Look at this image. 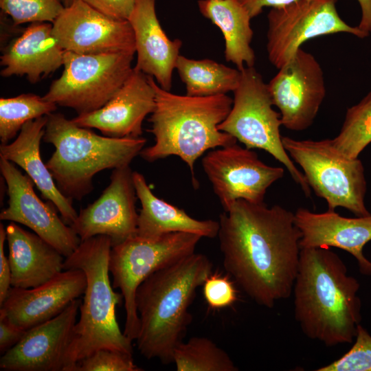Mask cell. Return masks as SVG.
<instances>
[{
    "label": "cell",
    "instance_id": "obj_7",
    "mask_svg": "<svg viewBox=\"0 0 371 371\" xmlns=\"http://www.w3.org/2000/svg\"><path fill=\"white\" fill-rule=\"evenodd\" d=\"M232 109L218 128L243 143L246 148H259L282 163L305 195L311 188L284 149L280 135V114L273 109V102L261 74L254 67H245L234 91Z\"/></svg>",
    "mask_w": 371,
    "mask_h": 371
},
{
    "label": "cell",
    "instance_id": "obj_23",
    "mask_svg": "<svg viewBox=\"0 0 371 371\" xmlns=\"http://www.w3.org/2000/svg\"><path fill=\"white\" fill-rule=\"evenodd\" d=\"M47 119V115H45L25 124L13 142L1 144L0 157L23 169L43 198L53 203L65 223L71 225L78 214L72 205V200L58 188L41 156L40 145Z\"/></svg>",
    "mask_w": 371,
    "mask_h": 371
},
{
    "label": "cell",
    "instance_id": "obj_16",
    "mask_svg": "<svg viewBox=\"0 0 371 371\" xmlns=\"http://www.w3.org/2000/svg\"><path fill=\"white\" fill-rule=\"evenodd\" d=\"M81 304L72 301L54 318L26 330L21 339L2 355L3 371H69V350Z\"/></svg>",
    "mask_w": 371,
    "mask_h": 371
},
{
    "label": "cell",
    "instance_id": "obj_35",
    "mask_svg": "<svg viewBox=\"0 0 371 371\" xmlns=\"http://www.w3.org/2000/svg\"><path fill=\"white\" fill-rule=\"evenodd\" d=\"M102 14L116 20L128 21L135 0H82Z\"/></svg>",
    "mask_w": 371,
    "mask_h": 371
},
{
    "label": "cell",
    "instance_id": "obj_15",
    "mask_svg": "<svg viewBox=\"0 0 371 371\" xmlns=\"http://www.w3.org/2000/svg\"><path fill=\"white\" fill-rule=\"evenodd\" d=\"M52 33L65 51L82 54L135 53L128 21L108 17L82 0L65 7L52 23Z\"/></svg>",
    "mask_w": 371,
    "mask_h": 371
},
{
    "label": "cell",
    "instance_id": "obj_37",
    "mask_svg": "<svg viewBox=\"0 0 371 371\" xmlns=\"http://www.w3.org/2000/svg\"><path fill=\"white\" fill-rule=\"evenodd\" d=\"M25 332L5 317L0 315V352L3 355L15 346Z\"/></svg>",
    "mask_w": 371,
    "mask_h": 371
},
{
    "label": "cell",
    "instance_id": "obj_5",
    "mask_svg": "<svg viewBox=\"0 0 371 371\" xmlns=\"http://www.w3.org/2000/svg\"><path fill=\"white\" fill-rule=\"evenodd\" d=\"M111 247L109 236L98 235L82 240L65 258L63 270L80 269L87 280L69 350V371H75L78 361L101 348L133 354L132 341L122 332L115 316V308L123 297L113 291L110 280Z\"/></svg>",
    "mask_w": 371,
    "mask_h": 371
},
{
    "label": "cell",
    "instance_id": "obj_32",
    "mask_svg": "<svg viewBox=\"0 0 371 371\" xmlns=\"http://www.w3.org/2000/svg\"><path fill=\"white\" fill-rule=\"evenodd\" d=\"M317 371H371V335L361 324L355 341L343 356Z\"/></svg>",
    "mask_w": 371,
    "mask_h": 371
},
{
    "label": "cell",
    "instance_id": "obj_3",
    "mask_svg": "<svg viewBox=\"0 0 371 371\" xmlns=\"http://www.w3.org/2000/svg\"><path fill=\"white\" fill-rule=\"evenodd\" d=\"M212 267L205 255L194 252L154 272L139 286L135 304L139 329L135 340L145 358L172 362L174 350L192 319L189 306Z\"/></svg>",
    "mask_w": 371,
    "mask_h": 371
},
{
    "label": "cell",
    "instance_id": "obj_9",
    "mask_svg": "<svg viewBox=\"0 0 371 371\" xmlns=\"http://www.w3.org/2000/svg\"><path fill=\"white\" fill-rule=\"evenodd\" d=\"M282 141L290 157L302 168L310 188L326 201L328 210L341 207L356 216L370 214L365 205L366 181L361 160L342 157L331 139L298 140L284 136Z\"/></svg>",
    "mask_w": 371,
    "mask_h": 371
},
{
    "label": "cell",
    "instance_id": "obj_18",
    "mask_svg": "<svg viewBox=\"0 0 371 371\" xmlns=\"http://www.w3.org/2000/svg\"><path fill=\"white\" fill-rule=\"evenodd\" d=\"M155 106L150 77L133 67L116 93L100 109L71 119L76 125L96 128L114 138L142 137V123Z\"/></svg>",
    "mask_w": 371,
    "mask_h": 371
},
{
    "label": "cell",
    "instance_id": "obj_6",
    "mask_svg": "<svg viewBox=\"0 0 371 371\" xmlns=\"http://www.w3.org/2000/svg\"><path fill=\"white\" fill-rule=\"evenodd\" d=\"M43 140L55 150L46 163L59 190L81 200L93 188L100 171L129 166L146 143L142 137L114 138L76 125L60 113L47 115Z\"/></svg>",
    "mask_w": 371,
    "mask_h": 371
},
{
    "label": "cell",
    "instance_id": "obj_17",
    "mask_svg": "<svg viewBox=\"0 0 371 371\" xmlns=\"http://www.w3.org/2000/svg\"><path fill=\"white\" fill-rule=\"evenodd\" d=\"M133 171L130 166L113 170L110 183L99 198L81 209L71 228L81 241L98 235L109 236L112 246L137 235Z\"/></svg>",
    "mask_w": 371,
    "mask_h": 371
},
{
    "label": "cell",
    "instance_id": "obj_36",
    "mask_svg": "<svg viewBox=\"0 0 371 371\" xmlns=\"http://www.w3.org/2000/svg\"><path fill=\"white\" fill-rule=\"evenodd\" d=\"M6 240V230L0 224V305L7 297L11 286V269L8 258L4 252V243Z\"/></svg>",
    "mask_w": 371,
    "mask_h": 371
},
{
    "label": "cell",
    "instance_id": "obj_26",
    "mask_svg": "<svg viewBox=\"0 0 371 371\" xmlns=\"http://www.w3.org/2000/svg\"><path fill=\"white\" fill-rule=\"evenodd\" d=\"M201 13L221 31L225 40V58L240 71L254 67L255 53L251 46L252 19L238 0H199Z\"/></svg>",
    "mask_w": 371,
    "mask_h": 371
},
{
    "label": "cell",
    "instance_id": "obj_30",
    "mask_svg": "<svg viewBox=\"0 0 371 371\" xmlns=\"http://www.w3.org/2000/svg\"><path fill=\"white\" fill-rule=\"evenodd\" d=\"M331 142L342 157L349 159H357L371 143V91L347 109L339 133Z\"/></svg>",
    "mask_w": 371,
    "mask_h": 371
},
{
    "label": "cell",
    "instance_id": "obj_4",
    "mask_svg": "<svg viewBox=\"0 0 371 371\" xmlns=\"http://www.w3.org/2000/svg\"><path fill=\"white\" fill-rule=\"evenodd\" d=\"M150 77L155 91V106L149 122L155 144L139 155L148 162L168 156L179 157L189 167L194 186L195 161L206 151L236 143L218 126L228 115L233 100L226 94L210 96L181 95L161 88Z\"/></svg>",
    "mask_w": 371,
    "mask_h": 371
},
{
    "label": "cell",
    "instance_id": "obj_31",
    "mask_svg": "<svg viewBox=\"0 0 371 371\" xmlns=\"http://www.w3.org/2000/svg\"><path fill=\"white\" fill-rule=\"evenodd\" d=\"M0 8L14 25L53 23L65 8L60 0H0Z\"/></svg>",
    "mask_w": 371,
    "mask_h": 371
},
{
    "label": "cell",
    "instance_id": "obj_39",
    "mask_svg": "<svg viewBox=\"0 0 371 371\" xmlns=\"http://www.w3.org/2000/svg\"><path fill=\"white\" fill-rule=\"evenodd\" d=\"M361 7V17L359 25V30L371 35V0H357Z\"/></svg>",
    "mask_w": 371,
    "mask_h": 371
},
{
    "label": "cell",
    "instance_id": "obj_25",
    "mask_svg": "<svg viewBox=\"0 0 371 371\" xmlns=\"http://www.w3.org/2000/svg\"><path fill=\"white\" fill-rule=\"evenodd\" d=\"M133 181L142 205L137 236L146 239H156L172 232L192 233L210 238L218 236L219 222L196 219L183 210L158 198L138 172H133Z\"/></svg>",
    "mask_w": 371,
    "mask_h": 371
},
{
    "label": "cell",
    "instance_id": "obj_14",
    "mask_svg": "<svg viewBox=\"0 0 371 371\" xmlns=\"http://www.w3.org/2000/svg\"><path fill=\"white\" fill-rule=\"evenodd\" d=\"M0 170L6 183L8 206L0 219L22 224L55 247L65 258L81 240L71 227L60 218L53 203L43 202L35 193L34 183L12 162L0 157Z\"/></svg>",
    "mask_w": 371,
    "mask_h": 371
},
{
    "label": "cell",
    "instance_id": "obj_22",
    "mask_svg": "<svg viewBox=\"0 0 371 371\" xmlns=\"http://www.w3.org/2000/svg\"><path fill=\"white\" fill-rule=\"evenodd\" d=\"M65 50L52 33V23H30L1 56L3 77L26 76L36 83L63 65Z\"/></svg>",
    "mask_w": 371,
    "mask_h": 371
},
{
    "label": "cell",
    "instance_id": "obj_29",
    "mask_svg": "<svg viewBox=\"0 0 371 371\" xmlns=\"http://www.w3.org/2000/svg\"><path fill=\"white\" fill-rule=\"evenodd\" d=\"M57 104L34 93L0 99V140L6 144L27 122L54 112Z\"/></svg>",
    "mask_w": 371,
    "mask_h": 371
},
{
    "label": "cell",
    "instance_id": "obj_34",
    "mask_svg": "<svg viewBox=\"0 0 371 371\" xmlns=\"http://www.w3.org/2000/svg\"><path fill=\"white\" fill-rule=\"evenodd\" d=\"M204 298L212 309L232 305L237 300V291L227 276L211 273L203 284Z\"/></svg>",
    "mask_w": 371,
    "mask_h": 371
},
{
    "label": "cell",
    "instance_id": "obj_38",
    "mask_svg": "<svg viewBox=\"0 0 371 371\" xmlns=\"http://www.w3.org/2000/svg\"><path fill=\"white\" fill-rule=\"evenodd\" d=\"M247 9L251 18L259 15L265 7H280L297 0H238Z\"/></svg>",
    "mask_w": 371,
    "mask_h": 371
},
{
    "label": "cell",
    "instance_id": "obj_20",
    "mask_svg": "<svg viewBox=\"0 0 371 371\" xmlns=\"http://www.w3.org/2000/svg\"><path fill=\"white\" fill-rule=\"evenodd\" d=\"M295 222L302 238L300 247H337L353 256L360 272L371 276V261L363 255L365 245L371 240V214L348 218L335 211L315 213L300 207Z\"/></svg>",
    "mask_w": 371,
    "mask_h": 371
},
{
    "label": "cell",
    "instance_id": "obj_1",
    "mask_svg": "<svg viewBox=\"0 0 371 371\" xmlns=\"http://www.w3.org/2000/svg\"><path fill=\"white\" fill-rule=\"evenodd\" d=\"M218 222L224 268L242 290L267 308L288 298L301 250L294 213L280 205L239 199Z\"/></svg>",
    "mask_w": 371,
    "mask_h": 371
},
{
    "label": "cell",
    "instance_id": "obj_21",
    "mask_svg": "<svg viewBox=\"0 0 371 371\" xmlns=\"http://www.w3.org/2000/svg\"><path fill=\"white\" fill-rule=\"evenodd\" d=\"M128 21L135 36V67L153 77L161 88L170 91L181 41L171 40L165 33L156 14L155 0H135Z\"/></svg>",
    "mask_w": 371,
    "mask_h": 371
},
{
    "label": "cell",
    "instance_id": "obj_27",
    "mask_svg": "<svg viewBox=\"0 0 371 371\" xmlns=\"http://www.w3.org/2000/svg\"><path fill=\"white\" fill-rule=\"evenodd\" d=\"M186 95L210 96L234 91L240 71L210 59L194 60L180 55L176 63Z\"/></svg>",
    "mask_w": 371,
    "mask_h": 371
},
{
    "label": "cell",
    "instance_id": "obj_10",
    "mask_svg": "<svg viewBox=\"0 0 371 371\" xmlns=\"http://www.w3.org/2000/svg\"><path fill=\"white\" fill-rule=\"evenodd\" d=\"M133 54H82L65 51L63 71L43 96L78 115L100 109L131 74Z\"/></svg>",
    "mask_w": 371,
    "mask_h": 371
},
{
    "label": "cell",
    "instance_id": "obj_2",
    "mask_svg": "<svg viewBox=\"0 0 371 371\" xmlns=\"http://www.w3.org/2000/svg\"><path fill=\"white\" fill-rule=\"evenodd\" d=\"M359 283L330 248H302L293 286L294 315L308 338L350 344L361 320Z\"/></svg>",
    "mask_w": 371,
    "mask_h": 371
},
{
    "label": "cell",
    "instance_id": "obj_19",
    "mask_svg": "<svg viewBox=\"0 0 371 371\" xmlns=\"http://www.w3.org/2000/svg\"><path fill=\"white\" fill-rule=\"evenodd\" d=\"M86 276L80 269L63 270L36 287H11L0 305V315L20 328H30L60 314L85 292Z\"/></svg>",
    "mask_w": 371,
    "mask_h": 371
},
{
    "label": "cell",
    "instance_id": "obj_13",
    "mask_svg": "<svg viewBox=\"0 0 371 371\" xmlns=\"http://www.w3.org/2000/svg\"><path fill=\"white\" fill-rule=\"evenodd\" d=\"M267 85L284 127L302 131L312 125L326 93L322 68L312 54L300 48Z\"/></svg>",
    "mask_w": 371,
    "mask_h": 371
},
{
    "label": "cell",
    "instance_id": "obj_33",
    "mask_svg": "<svg viewBox=\"0 0 371 371\" xmlns=\"http://www.w3.org/2000/svg\"><path fill=\"white\" fill-rule=\"evenodd\" d=\"M132 354L109 348L99 349L77 362L75 371H142Z\"/></svg>",
    "mask_w": 371,
    "mask_h": 371
},
{
    "label": "cell",
    "instance_id": "obj_28",
    "mask_svg": "<svg viewBox=\"0 0 371 371\" xmlns=\"http://www.w3.org/2000/svg\"><path fill=\"white\" fill-rule=\"evenodd\" d=\"M172 362L178 371H237L229 355L211 339L193 337L175 348Z\"/></svg>",
    "mask_w": 371,
    "mask_h": 371
},
{
    "label": "cell",
    "instance_id": "obj_8",
    "mask_svg": "<svg viewBox=\"0 0 371 371\" xmlns=\"http://www.w3.org/2000/svg\"><path fill=\"white\" fill-rule=\"evenodd\" d=\"M202 237L187 232H172L156 239L137 235L112 246L109 262L112 285L120 289L124 302V333L132 341L139 333L135 296L139 286L154 272L195 252Z\"/></svg>",
    "mask_w": 371,
    "mask_h": 371
},
{
    "label": "cell",
    "instance_id": "obj_40",
    "mask_svg": "<svg viewBox=\"0 0 371 371\" xmlns=\"http://www.w3.org/2000/svg\"><path fill=\"white\" fill-rule=\"evenodd\" d=\"M75 0H62V2L65 7L71 5Z\"/></svg>",
    "mask_w": 371,
    "mask_h": 371
},
{
    "label": "cell",
    "instance_id": "obj_11",
    "mask_svg": "<svg viewBox=\"0 0 371 371\" xmlns=\"http://www.w3.org/2000/svg\"><path fill=\"white\" fill-rule=\"evenodd\" d=\"M337 0H297L271 8L267 14V52L278 69L284 65L307 41L328 34L348 33L369 36L346 23L339 15Z\"/></svg>",
    "mask_w": 371,
    "mask_h": 371
},
{
    "label": "cell",
    "instance_id": "obj_12",
    "mask_svg": "<svg viewBox=\"0 0 371 371\" xmlns=\"http://www.w3.org/2000/svg\"><path fill=\"white\" fill-rule=\"evenodd\" d=\"M201 163L225 212L239 199L264 203L267 189L284 172L281 167L265 164L254 151L237 143L210 150Z\"/></svg>",
    "mask_w": 371,
    "mask_h": 371
},
{
    "label": "cell",
    "instance_id": "obj_24",
    "mask_svg": "<svg viewBox=\"0 0 371 371\" xmlns=\"http://www.w3.org/2000/svg\"><path fill=\"white\" fill-rule=\"evenodd\" d=\"M5 230L12 287H36L63 271L65 257L38 235L14 222Z\"/></svg>",
    "mask_w": 371,
    "mask_h": 371
}]
</instances>
